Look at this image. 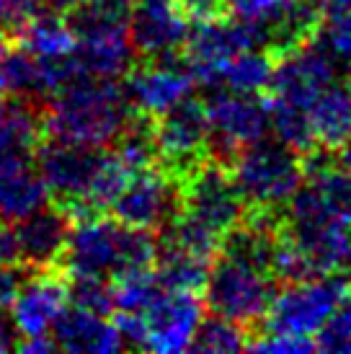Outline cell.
<instances>
[{
    "mask_svg": "<svg viewBox=\"0 0 351 354\" xmlns=\"http://www.w3.org/2000/svg\"><path fill=\"white\" fill-rule=\"evenodd\" d=\"M132 114L135 109L124 93V86L111 78L83 73L49 99L44 129L49 138L106 148L117 140Z\"/></svg>",
    "mask_w": 351,
    "mask_h": 354,
    "instance_id": "cell-1",
    "label": "cell"
},
{
    "mask_svg": "<svg viewBox=\"0 0 351 354\" xmlns=\"http://www.w3.org/2000/svg\"><path fill=\"white\" fill-rule=\"evenodd\" d=\"M230 174L248 207H284L305 178L303 153L266 135L238 153Z\"/></svg>",
    "mask_w": 351,
    "mask_h": 354,
    "instance_id": "cell-2",
    "label": "cell"
},
{
    "mask_svg": "<svg viewBox=\"0 0 351 354\" xmlns=\"http://www.w3.org/2000/svg\"><path fill=\"white\" fill-rule=\"evenodd\" d=\"M108 150L73 140L49 138L37 148V168L49 189V197L57 199L70 212L73 223L96 217L88 212V197L96 187V178L106 163Z\"/></svg>",
    "mask_w": 351,
    "mask_h": 354,
    "instance_id": "cell-3",
    "label": "cell"
},
{
    "mask_svg": "<svg viewBox=\"0 0 351 354\" xmlns=\"http://www.w3.org/2000/svg\"><path fill=\"white\" fill-rule=\"evenodd\" d=\"M279 292L276 277L263 274L230 256H215L205 287V303L209 313L225 315L240 326H261Z\"/></svg>",
    "mask_w": 351,
    "mask_h": 354,
    "instance_id": "cell-4",
    "label": "cell"
},
{
    "mask_svg": "<svg viewBox=\"0 0 351 354\" xmlns=\"http://www.w3.org/2000/svg\"><path fill=\"white\" fill-rule=\"evenodd\" d=\"M205 106L209 114V160L230 168L238 153L272 132L269 101L261 93H238L217 88L207 91Z\"/></svg>",
    "mask_w": 351,
    "mask_h": 354,
    "instance_id": "cell-5",
    "label": "cell"
},
{
    "mask_svg": "<svg viewBox=\"0 0 351 354\" xmlns=\"http://www.w3.org/2000/svg\"><path fill=\"white\" fill-rule=\"evenodd\" d=\"M349 292V274H318L303 282L284 285L261 324L263 331L315 339V334Z\"/></svg>",
    "mask_w": 351,
    "mask_h": 354,
    "instance_id": "cell-6",
    "label": "cell"
},
{
    "mask_svg": "<svg viewBox=\"0 0 351 354\" xmlns=\"http://www.w3.org/2000/svg\"><path fill=\"white\" fill-rule=\"evenodd\" d=\"M160 140V166L176 178H186L209 160V114L205 101L186 96L155 117Z\"/></svg>",
    "mask_w": 351,
    "mask_h": 354,
    "instance_id": "cell-7",
    "label": "cell"
},
{
    "mask_svg": "<svg viewBox=\"0 0 351 354\" xmlns=\"http://www.w3.org/2000/svg\"><path fill=\"white\" fill-rule=\"evenodd\" d=\"M184 212V181L163 166L135 171L111 205V215L124 225L160 230Z\"/></svg>",
    "mask_w": 351,
    "mask_h": 354,
    "instance_id": "cell-8",
    "label": "cell"
},
{
    "mask_svg": "<svg viewBox=\"0 0 351 354\" xmlns=\"http://www.w3.org/2000/svg\"><path fill=\"white\" fill-rule=\"evenodd\" d=\"M245 50H256L254 41L243 26L227 13L194 19V26L186 41V62L202 93L222 88L220 78H222L225 65Z\"/></svg>",
    "mask_w": 351,
    "mask_h": 354,
    "instance_id": "cell-9",
    "label": "cell"
},
{
    "mask_svg": "<svg viewBox=\"0 0 351 354\" xmlns=\"http://www.w3.org/2000/svg\"><path fill=\"white\" fill-rule=\"evenodd\" d=\"M184 212L225 236L248 212L230 168L207 160L184 181Z\"/></svg>",
    "mask_w": 351,
    "mask_h": 354,
    "instance_id": "cell-10",
    "label": "cell"
},
{
    "mask_svg": "<svg viewBox=\"0 0 351 354\" xmlns=\"http://www.w3.org/2000/svg\"><path fill=\"white\" fill-rule=\"evenodd\" d=\"M124 93L135 111L160 117L178 101L191 96L196 80L184 55H168L140 62L124 78Z\"/></svg>",
    "mask_w": 351,
    "mask_h": 354,
    "instance_id": "cell-11",
    "label": "cell"
},
{
    "mask_svg": "<svg viewBox=\"0 0 351 354\" xmlns=\"http://www.w3.org/2000/svg\"><path fill=\"white\" fill-rule=\"evenodd\" d=\"M333 83H341L339 70L331 62V57L310 39L305 41L303 47L276 57L269 93L276 99L310 109L312 101Z\"/></svg>",
    "mask_w": 351,
    "mask_h": 354,
    "instance_id": "cell-12",
    "label": "cell"
},
{
    "mask_svg": "<svg viewBox=\"0 0 351 354\" xmlns=\"http://www.w3.org/2000/svg\"><path fill=\"white\" fill-rule=\"evenodd\" d=\"M191 34V16L178 0H135L129 39L140 57L184 55Z\"/></svg>",
    "mask_w": 351,
    "mask_h": 354,
    "instance_id": "cell-13",
    "label": "cell"
},
{
    "mask_svg": "<svg viewBox=\"0 0 351 354\" xmlns=\"http://www.w3.org/2000/svg\"><path fill=\"white\" fill-rule=\"evenodd\" d=\"M70 230H73V217L62 205H44L29 217L13 223V233L19 243V261L29 272H52L62 266Z\"/></svg>",
    "mask_w": 351,
    "mask_h": 354,
    "instance_id": "cell-14",
    "label": "cell"
},
{
    "mask_svg": "<svg viewBox=\"0 0 351 354\" xmlns=\"http://www.w3.org/2000/svg\"><path fill=\"white\" fill-rule=\"evenodd\" d=\"M205 300L199 292L186 290H163V295L147 308V331H150V352L176 354L189 352L194 334L205 318Z\"/></svg>",
    "mask_w": 351,
    "mask_h": 354,
    "instance_id": "cell-15",
    "label": "cell"
},
{
    "mask_svg": "<svg viewBox=\"0 0 351 354\" xmlns=\"http://www.w3.org/2000/svg\"><path fill=\"white\" fill-rule=\"evenodd\" d=\"M68 282L52 272H31L10 300V324L21 339L52 336V326L68 305Z\"/></svg>",
    "mask_w": 351,
    "mask_h": 354,
    "instance_id": "cell-16",
    "label": "cell"
},
{
    "mask_svg": "<svg viewBox=\"0 0 351 354\" xmlns=\"http://www.w3.org/2000/svg\"><path fill=\"white\" fill-rule=\"evenodd\" d=\"M49 189L37 168V156L0 150V220L19 223L47 205Z\"/></svg>",
    "mask_w": 351,
    "mask_h": 354,
    "instance_id": "cell-17",
    "label": "cell"
},
{
    "mask_svg": "<svg viewBox=\"0 0 351 354\" xmlns=\"http://www.w3.org/2000/svg\"><path fill=\"white\" fill-rule=\"evenodd\" d=\"M52 339L57 349L65 352H91V354H111L124 346L117 324L106 321V315L91 313L75 303H68L52 326Z\"/></svg>",
    "mask_w": 351,
    "mask_h": 354,
    "instance_id": "cell-18",
    "label": "cell"
},
{
    "mask_svg": "<svg viewBox=\"0 0 351 354\" xmlns=\"http://www.w3.org/2000/svg\"><path fill=\"white\" fill-rule=\"evenodd\" d=\"M135 0H83L68 13V24L78 41L129 37Z\"/></svg>",
    "mask_w": 351,
    "mask_h": 354,
    "instance_id": "cell-19",
    "label": "cell"
},
{
    "mask_svg": "<svg viewBox=\"0 0 351 354\" xmlns=\"http://www.w3.org/2000/svg\"><path fill=\"white\" fill-rule=\"evenodd\" d=\"M215 259H205L171 241L158 238V259L153 272L166 290H186V292H205L209 269Z\"/></svg>",
    "mask_w": 351,
    "mask_h": 354,
    "instance_id": "cell-20",
    "label": "cell"
},
{
    "mask_svg": "<svg viewBox=\"0 0 351 354\" xmlns=\"http://www.w3.org/2000/svg\"><path fill=\"white\" fill-rule=\"evenodd\" d=\"M111 153L135 174L145 168L160 166V140H158L155 117L135 111L124 129L111 142Z\"/></svg>",
    "mask_w": 351,
    "mask_h": 354,
    "instance_id": "cell-21",
    "label": "cell"
},
{
    "mask_svg": "<svg viewBox=\"0 0 351 354\" xmlns=\"http://www.w3.org/2000/svg\"><path fill=\"white\" fill-rule=\"evenodd\" d=\"M310 119L321 145L339 148L351 138V88L333 83L312 101Z\"/></svg>",
    "mask_w": 351,
    "mask_h": 354,
    "instance_id": "cell-22",
    "label": "cell"
},
{
    "mask_svg": "<svg viewBox=\"0 0 351 354\" xmlns=\"http://www.w3.org/2000/svg\"><path fill=\"white\" fill-rule=\"evenodd\" d=\"M41 132H47L44 114L37 111L34 101L13 99L10 104L0 106V150L37 156V148L41 145Z\"/></svg>",
    "mask_w": 351,
    "mask_h": 354,
    "instance_id": "cell-23",
    "label": "cell"
},
{
    "mask_svg": "<svg viewBox=\"0 0 351 354\" xmlns=\"http://www.w3.org/2000/svg\"><path fill=\"white\" fill-rule=\"evenodd\" d=\"M75 57L86 75L119 80L127 78V73L135 68L137 50L129 37H114V39L78 41Z\"/></svg>",
    "mask_w": 351,
    "mask_h": 354,
    "instance_id": "cell-24",
    "label": "cell"
},
{
    "mask_svg": "<svg viewBox=\"0 0 351 354\" xmlns=\"http://www.w3.org/2000/svg\"><path fill=\"white\" fill-rule=\"evenodd\" d=\"M19 44L39 57H62L75 52L78 39L70 29L68 19H62V13L44 8L37 10L19 29Z\"/></svg>",
    "mask_w": 351,
    "mask_h": 354,
    "instance_id": "cell-25",
    "label": "cell"
},
{
    "mask_svg": "<svg viewBox=\"0 0 351 354\" xmlns=\"http://www.w3.org/2000/svg\"><path fill=\"white\" fill-rule=\"evenodd\" d=\"M274 78V57L263 50H245L235 55L222 70L220 86L238 93H263Z\"/></svg>",
    "mask_w": 351,
    "mask_h": 354,
    "instance_id": "cell-26",
    "label": "cell"
},
{
    "mask_svg": "<svg viewBox=\"0 0 351 354\" xmlns=\"http://www.w3.org/2000/svg\"><path fill=\"white\" fill-rule=\"evenodd\" d=\"M269 111H272V132L279 140H284L287 145L300 150L303 156L318 145L315 129H312L310 109L272 96L269 99Z\"/></svg>",
    "mask_w": 351,
    "mask_h": 354,
    "instance_id": "cell-27",
    "label": "cell"
},
{
    "mask_svg": "<svg viewBox=\"0 0 351 354\" xmlns=\"http://www.w3.org/2000/svg\"><path fill=\"white\" fill-rule=\"evenodd\" d=\"M251 346L248 328L235 324L230 318L217 313H209L202 318V324L196 328L194 342L189 346V352H243Z\"/></svg>",
    "mask_w": 351,
    "mask_h": 354,
    "instance_id": "cell-28",
    "label": "cell"
},
{
    "mask_svg": "<svg viewBox=\"0 0 351 354\" xmlns=\"http://www.w3.org/2000/svg\"><path fill=\"white\" fill-rule=\"evenodd\" d=\"M163 290L166 287L160 285L158 274L150 272V269L117 277V282H114L117 310H124V313H147V308L163 295Z\"/></svg>",
    "mask_w": 351,
    "mask_h": 354,
    "instance_id": "cell-29",
    "label": "cell"
},
{
    "mask_svg": "<svg viewBox=\"0 0 351 354\" xmlns=\"http://www.w3.org/2000/svg\"><path fill=\"white\" fill-rule=\"evenodd\" d=\"M68 300L106 318L117 310L114 285L106 277H73L68 282Z\"/></svg>",
    "mask_w": 351,
    "mask_h": 354,
    "instance_id": "cell-30",
    "label": "cell"
},
{
    "mask_svg": "<svg viewBox=\"0 0 351 354\" xmlns=\"http://www.w3.org/2000/svg\"><path fill=\"white\" fill-rule=\"evenodd\" d=\"M315 342H318V352L351 354V292L343 297L341 305L315 334Z\"/></svg>",
    "mask_w": 351,
    "mask_h": 354,
    "instance_id": "cell-31",
    "label": "cell"
},
{
    "mask_svg": "<svg viewBox=\"0 0 351 354\" xmlns=\"http://www.w3.org/2000/svg\"><path fill=\"white\" fill-rule=\"evenodd\" d=\"M248 349L266 354H305L318 352V342L310 336H290V334H266L263 331L256 342H251Z\"/></svg>",
    "mask_w": 351,
    "mask_h": 354,
    "instance_id": "cell-32",
    "label": "cell"
},
{
    "mask_svg": "<svg viewBox=\"0 0 351 354\" xmlns=\"http://www.w3.org/2000/svg\"><path fill=\"white\" fill-rule=\"evenodd\" d=\"M114 324H117L119 334L124 339V346L147 349V344H150V331H147L145 313H124V310H119Z\"/></svg>",
    "mask_w": 351,
    "mask_h": 354,
    "instance_id": "cell-33",
    "label": "cell"
},
{
    "mask_svg": "<svg viewBox=\"0 0 351 354\" xmlns=\"http://www.w3.org/2000/svg\"><path fill=\"white\" fill-rule=\"evenodd\" d=\"M39 0H0V26L3 29H21L37 13Z\"/></svg>",
    "mask_w": 351,
    "mask_h": 354,
    "instance_id": "cell-34",
    "label": "cell"
},
{
    "mask_svg": "<svg viewBox=\"0 0 351 354\" xmlns=\"http://www.w3.org/2000/svg\"><path fill=\"white\" fill-rule=\"evenodd\" d=\"M178 3L191 19H207V16L225 13V0H178Z\"/></svg>",
    "mask_w": 351,
    "mask_h": 354,
    "instance_id": "cell-35",
    "label": "cell"
},
{
    "mask_svg": "<svg viewBox=\"0 0 351 354\" xmlns=\"http://www.w3.org/2000/svg\"><path fill=\"white\" fill-rule=\"evenodd\" d=\"M16 328H13V324H6L3 318H0V352H8V349H16Z\"/></svg>",
    "mask_w": 351,
    "mask_h": 354,
    "instance_id": "cell-36",
    "label": "cell"
},
{
    "mask_svg": "<svg viewBox=\"0 0 351 354\" xmlns=\"http://www.w3.org/2000/svg\"><path fill=\"white\" fill-rule=\"evenodd\" d=\"M39 3L47 10H55V13H62V16H68L70 10L78 8L83 0H39Z\"/></svg>",
    "mask_w": 351,
    "mask_h": 354,
    "instance_id": "cell-37",
    "label": "cell"
},
{
    "mask_svg": "<svg viewBox=\"0 0 351 354\" xmlns=\"http://www.w3.org/2000/svg\"><path fill=\"white\" fill-rule=\"evenodd\" d=\"M336 150V163L343 168V171H349L351 174V138L346 140V142H341L339 148H333Z\"/></svg>",
    "mask_w": 351,
    "mask_h": 354,
    "instance_id": "cell-38",
    "label": "cell"
},
{
    "mask_svg": "<svg viewBox=\"0 0 351 354\" xmlns=\"http://www.w3.org/2000/svg\"><path fill=\"white\" fill-rule=\"evenodd\" d=\"M6 50H8V44H6V29L0 26V57L6 55Z\"/></svg>",
    "mask_w": 351,
    "mask_h": 354,
    "instance_id": "cell-39",
    "label": "cell"
},
{
    "mask_svg": "<svg viewBox=\"0 0 351 354\" xmlns=\"http://www.w3.org/2000/svg\"><path fill=\"white\" fill-rule=\"evenodd\" d=\"M0 106H3V104H0Z\"/></svg>",
    "mask_w": 351,
    "mask_h": 354,
    "instance_id": "cell-40",
    "label": "cell"
}]
</instances>
